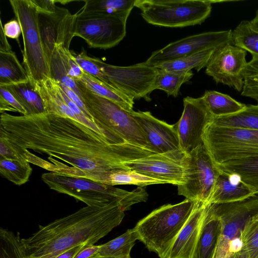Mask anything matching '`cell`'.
I'll list each match as a JSON object with an SVG mask.
<instances>
[{"instance_id": "1", "label": "cell", "mask_w": 258, "mask_h": 258, "mask_svg": "<svg viewBox=\"0 0 258 258\" xmlns=\"http://www.w3.org/2000/svg\"><path fill=\"white\" fill-rule=\"evenodd\" d=\"M0 137L24 158L49 172L87 179L122 164L156 154L130 143L109 144L70 118L46 113L30 115L1 113Z\"/></svg>"}, {"instance_id": "2", "label": "cell", "mask_w": 258, "mask_h": 258, "mask_svg": "<svg viewBox=\"0 0 258 258\" xmlns=\"http://www.w3.org/2000/svg\"><path fill=\"white\" fill-rule=\"evenodd\" d=\"M124 211L117 203L103 207L87 206L40 226L32 236L22 238L28 258H46L82 244H95L119 225Z\"/></svg>"}, {"instance_id": "3", "label": "cell", "mask_w": 258, "mask_h": 258, "mask_svg": "<svg viewBox=\"0 0 258 258\" xmlns=\"http://www.w3.org/2000/svg\"><path fill=\"white\" fill-rule=\"evenodd\" d=\"M41 177L51 189L73 197L91 207H103L117 203L125 211L135 204L146 202L148 197L143 187L127 191L90 179L52 172L43 173Z\"/></svg>"}, {"instance_id": "4", "label": "cell", "mask_w": 258, "mask_h": 258, "mask_svg": "<svg viewBox=\"0 0 258 258\" xmlns=\"http://www.w3.org/2000/svg\"><path fill=\"white\" fill-rule=\"evenodd\" d=\"M199 202L185 199L153 210L134 228L138 240L149 251L164 258Z\"/></svg>"}, {"instance_id": "5", "label": "cell", "mask_w": 258, "mask_h": 258, "mask_svg": "<svg viewBox=\"0 0 258 258\" xmlns=\"http://www.w3.org/2000/svg\"><path fill=\"white\" fill-rule=\"evenodd\" d=\"M76 83L82 101L96 124L128 143L151 150L142 130L130 112Z\"/></svg>"}, {"instance_id": "6", "label": "cell", "mask_w": 258, "mask_h": 258, "mask_svg": "<svg viewBox=\"0 0 258 258\" xmlns=\"http://www.w3.org/2000/svg\"><path fill=\"white\" fill-rule=\"evenodd\" d=\"M212 1L135 0L143 19L151 25L172 28L201 24L210 15Z\"/></svg>"}, {"instance_id": "7", "label": "cell", "mask_w": 258, "mask_h": 258, "mask_svg": "<svg viewBox=\"0 0 258 258\" xmlns=\"http://www.w3.org/2000/svg\"><path fill=\"white\" fill-rule=\"evenodd\" d=\"M9 2L22 28L23 63L29 81L34 84L51 78L39 30L36 7L31 0H10Z\"/></svg>"}, {"instance_id": "8", "label": "cell", "mask_w": 258, "mask_h": 258, "mask_svg": "<svg viewBox=\"0 0 258 258\" xmlns=\"http://www.w3.org/2000/svg\"><path fill=\"white\" fill-rule=\"evenodd\" d=\"M203 144L216 165L258 156V131L216 126L210 123Z\"/></svg>"}, {"instance_id": "9", "label": "cell", "mask_w": 258, "mask_h": 258, "mask_svg": "<svg viewBox=\"0 0 258 258\" xmlns=\"http://www.w3.org/2000/svg\"><path fill=\"white\" fill-rule=\"evenodd\" d=\"M220 222V231L213 258H225L230 244L241 238L247 225L258 217V196L242 200L209 204Z\"/></svg>"}, {"instance_id": "10", "label": "cell", "mask_w": 258, "mask_h": 258, "mask_svg": "<svg viewBox=\"0 0 258 258\" xmlns=\"http://www.w3.org/2000/svg\"><path fill=\"white\" fill-rule=\"evenodd\" d=\"M75 14L74 36L83 39L90 48H110L125 36L128 18L78 12Z\"/></svg>"}, {"instance_id": "11", "label": "cell", "mask_w": 258, "mask_h": 258, "mask_svg": "<svg viewBox=\"0 0 258 258\" xmlns=\"http://www.w3.org/2000/svg\"><path fill=\"white\" fill-rule=\"evenodd\" d=\"M100 64L105 83L133 100H151L150 95L155 90L158 69L145 62L120 67L106 63L101 59Z\"/></svg>"}, {"instance_id": "12", "label": "cell", "mask_w": 258, "mask_h": 258, "mask_svg": "<svg viewBox=\"0 0 258 258\" xmlns=\"http://www.w3.org/2000/svg\"><path fill=\"white\" fill-rule=\"evenodd\" d=\"M220 172L204 144L187 155L186 182L178 185V194L208 204Z\"/></svg>"}, {"instance_id": "13", "label": "cell", "mask_w": 258, "mask_h": 258, "mask_svg": "<svg viewBox=\"0 0 258 258\" xmlns=\"http://www.w3.org/2000/svg\"><path fill=\"white\" fill-rule=\"evenodd\" d=\"M187 157L178 150L126 161L122 166L124 169L178 186L186 182Z\"/></svg>"}, {"instance_id": "14", "label": "cell", "mask_w": 258, "mask_h": 258, "mask_svg": "<svg viewBox=\"0 0 258 258\" xmlns=\"http://www.w3.org/2000/svg\"><path fill=\"white\" fill-rule=\"evenodd\" d=\"M246 51L231 43L215 48L206 69V74L216 83H221L241 92L243 72L247 64Z\"/></svg>"}, {"instance_id": "15", "label": "cell", "mask_w": 258, "mask_h": 258, "mask_svg": "<svg viewBox=\"0 0 258 258\" xmlns=\"http://www.w3.org/2000/svg\"><path fill=\"white\" fill-rule=\"evenodd\" d=\"M232 30L206 32L186 37L153 52L145 61L156 67L160 64L203 50L231 43Z\"/></svg>"}, {"instance_id": "16", "label": "cell", "mask_w": 258, "mask_h": 258, "mask_svg": "<svg viewBox=\"0 0 258 258\" xmlns=\"http://www.w3.org/2000/svg\"><path fill=\"white\" fill-rule=\"evenodd\" d=\"M183 102L182 115L175 124L180 149L188 155L203 144L205 130L213 116L202 97L187 96L183 99Z\"/></svg>"}, {"instance_id": "17", "label": "cell", "mask_w": 258, "mask_h": 258, "mask_svg": "<svg viewBox=\"0 0 258 258\" xmlns=\"http://www.w3.org/2000/svg\"><path fill=\"white\" fill-rule=\"evenodd\" d=\"M38 22L42 43L47 61H50L57 45L69 49L74 37L75 14L67 9L56 6L51 13L38 12Z\"/></svg>"}, {"instance_id": "18", "label": "cell", "mask_w": 258, "mask_h": 258, "mask_svg": "<svg viewBox=\"0 0 258 258\" xmlns=\"http://www.w3.org/2000/svg\"><path fill=\"white\" fill-rule=\"evenodd\" d=\"M142 130L151 150L156 154L180 150L176 124H169L149 111L130 112Z\"/></svg>"}, {"instance_id": "19", "label": "cell", "mask_w": 258, "mask_h": 258, "mask_svg": "<svg viewBox=\"0 0 258 258\" xmlns=\"http://www.w3.org/2000/svg\"><path fill=\"white\" fill-rule=\"evenodd\" d=\"M207 205L199 202L164 258H192L199 240Z\"/></svg>"}, {"instance_id": "20", "label": "cell", "mask_w": 258, "mask_h": 258, "mask_svg": "<svg viewBox=\"0 0 258 258\" xmlns=\"http://www.w3.org/2000/svg\"><path fill=\"white\" fill-rule=\"evenodd\" d=\"M49 68L51 79L71 88L82 99L75 81L80 79L84 72L76 61L72 51L61 44L56 45Z\"/></svg>"}, {"instance_id": "21", "label": "cell", "mask_w": 258, "mask_h": 258, "mask_svg": "<svg viewBox=\"0 0 258 258\" xmlns=\"http://www.w3.org/2000/svg\"><path fill=\"white\" fill-rule=\"evenodd\" d=\"M253 195L237 175L220 171L207 205L238 201Z\"/></svg>"}, {"instance_id": "22", "label": "cell", "mask_w": 258, "mask_h": 258, "mask_svg": "<svg viewBox=\"0 0 258 258\" xmlns=\"http://www.w3.org/2000/svg\"><path fill=\"white\" fill-rule=\"evenodd\" d=\"M220 231V222L207 205V212L192 258H213Z\"/></svg>"}, {"instance_id": "23", "label": "cell", "mask_w": 258, "mask_h": 258, "mask_svg": "<svg viewBox=\"0 0 258 258\" xmlns=\"http://www.w3.org/2000/svg\"><path fill=\"white\" fill-rule=\"evenodd\" d=\"M88 179L112 186L133 184L143 187L152 184L166 183L164 181L147 176L135 171L120 168L96 173L89 176Z\"/></svg>"}, {"instance_id": "24", "label": "cell", "mask_w": 258, "mask_h": 258, "mask_svg": "<svg viewBox=\"0 0 258 258\" xmlns=\"http://www.w3.org/2000/svg\"><path fill=\"white\" fill-rule=\"evenodd\" d=\"M216 165L222 172L237 175L254 195L258 194V156L230 160Z\"/></svg>"}, {"instance_id": "25", "label": "cell", "mask_w": 258, "mask_h": 258, "mask_svg": "<svg viewBox=\"0 0 258 258\" xmlns=\"http://www.w3.org/2000/svg\"><path fill=\"white\" fill-rule=\"evenodd\" d=\"M76 82L82 84L93 93L107 99L128 112L133 110V99L114 89L111 86L84 72Z\"/></svg>"}, {"instance_id": "26", "label": "cell", "mask_w": 258, "mask_h": 258, "mask_svg": "<svg viewBox=\"0 0 258 258\" xmlns=\"http://www.w3.org/2000/svg\"><path fill=\"white\" fill-rule=\"evenodd\" d=\"M5 86L25 109L27 115L46 113L43 100L29 80L27 82Z\"/></svg>"}, {"instance_id": "27", "label": "cell", "mask_w": 258, "mask_h": 258, "mask_svg": "<svg viewBox=\"0 0 258 258\" xmlns=\"http://www.w3.org/2000/svg\"><path fill=\"white\" fill-rule=\"evenodd\" d=\"M202 97L213 117L235 114L246 106L230 96L216 91L207 90Z\"/></svg>"}, {"instance_id": "28", "label": "cell", "mask_w": 258, "mask_h": 258, "mask_svg": "<svg viewBox=\"0 0 258 258\" xmlns=\"http://www.w3.org/2000/svg\"><path fill=\"white\" fill-rule=\"evenodd\" d=\"M210 123L216 126L258 131V104L248 105L231 115L213 117Z\"/></svg>"}, {"instance_id": "29", "label": "cell", "mask_w": 258, "mask_h": 258, "mask_svg": "<svg viewBox=\"0 0 258 258\" xmlns=\"http://www.w3.org/2000/svg\"><path fill=\"white\" fill-rule=\"evenodd\" d=\"M79 13H97L128 18L135 0H86Z\"/></svg>"}, {"instance_id": "30", "label": "cell", "mask_w": 258, "mask_h": 258, "mask_svg": "<svg viewBox=\"0 0 258 258\" xmlns=\"http://www.w3.org/2000/svg\"><path fill=\"white\" fill-rule=\"evenodd\" d=\"M28 76L15 53L0 51V85L27 82Z\"/></svg>"}, {"instance_id": "31", "label": "cell", "mask_w": 258, "mask_h": 258, "mask_svg": "<svg viewBox=\"0 0 258 258\" xmlns=\"http://www.w3.org/2000/svg\"><path fill=\"white\" fill-rule=\"evenodd\" d=\"M215 48L206 49L173 59L155 68L169 71L189 72L195 69L199 72L206 67Z\"/></svg>"}, {"instance_id": "32", "label": "cell", "mask_w": 258, "mask_h": 258, "mask_svg": "<svg viewBox=\"0 0 258 258\" xmlns=\"http://www.w3.org/2000/svg\"><path fill=\"white\" fill-rule=\"evenodd\" d=\"M137 240L134 228L128 229L120 236L101 245L99 254L113 258H131L130 252Z\"/></svg>"}, {"instance_id": "33", "label": "cell", "mask_w": 258, "mask_h": 258, "mask_svg": "<svg viewBox=\"0 0 258 258\" xmlns=\"http://www.w3.org/2000/svg\"><path fill=\"white\" fill-rule=\"evenodd\" d=\"M194 74L192 72L169 71L158 69L155 90L164 91L168 96L176 97L181 85L189 81Z\"/></svg>"}, {"instance_id": "34", "label": "cell", "mask_w": 258, "mask_h": 258, "mask_svg": "<svg viewBox=\"0 0 258 258\" xmlns=\"http://www.w3.org/2000/svg\"><path fill=\"white\" fill-rule=\"evenodd\" d=\"M231 43L249 52L252 56H258V32L251 27L249 21H241L232 31Z\"/></svg>"}, {"instance_id": "35", "label": "cell", "mask_w": 258, "mask_h": 258, "mask_svg": "<svg viewBox=\"0 0 258 258\" xmlns=\"http://www.w3.org/2000/svg\"><path fill=\"white\" fill-rule=\"evenodd\" d=\"M32 168L26 160L0 159L1 176L17 185H21L29 181Z\"/></svg>"}, {"instance_id": "36", "label": "cell", "mask_w": 258, "mask_h": 258, "mask_svg": "<svg viewBox=\"0 0 258 258\" xmlns=\"http://www.w3.org/2000/svg\"><path fill=\"white\" fill-rule=\"evenodd\" d=\"M0 258H28L19 233L0 229Z\"/></svg>"}, {"instance_id": "37", "label": "cell", "mask_w": 258, "mask_h": 258, "mask_svg": "<svg viewBox=\"0 0 258 258\" xmlns=\"http://www.w3.org/2000/svg\"><path fill=\"white\" fill-rule=\"evenodd\" d=\"M241 239L247 258H258V217L247 225Z\"/></svg>"}, {"instance_id": "38", "label": "cell", "mask_w": 258, "mask_h": 258, "mask_svg": "<svg viewBox=\"0 0 258 258\" xmlns=\"http://www.w3.org/2000/svg\"><path fill=\"white\" fill-rule=\"evenodd\" d=\"M72 52L76 61L85 73L104 82L105 77L102 71L100 59L88 56L85 50L78 54Z\"/></svg>"}, {"instance_id": "39", "label": "cell", "mask_w": 258, "mask_h": 258, "mask_svg": "<svg viewBox=\"0 0 258 258\" xmlns=\"http://www.w3.org/2000/svg\"><path fill=\"white\" fill-rule=\"evenodd\" d=\"M0 159L26 160L12 143L3 137H0Z\"/></svg>"}, {"instance_id": "40", "label": "cell", "mask_w": 258, "mask_h": 258, "mask_svg": "<svg viewBox=\"0 0 258 258\" xmlns=\"http://www.w3.org/2000/svg\"><path fill=\"white\" fill-rule=\"evenodd\" d=\"M0 98L3 99L16 112L21 113L23 115H27L25 109L5 86L0 85Z\"/></svg>"}, {"instance_id": "41", "label": "cell", "mask_w": 258, "mask_h": 258, "mask_svg": "<svg viewBox=\"0 0 258 258\" xmlns=\"http://www.w3.org/2000/svg\"><path fill=\"white\" fill-rule=\"evenodd\" d=\"M241 95L252 98L258 103V80L249 78L244 79Z\"/></svg>"}, {"instance_id": "42", "label": "cell", "mask_w": 258, "mask_h": 258, "mask_svg": "<svg viewBox=\"0 0 258 258\" xmlns=\"http://www.w3.org/2000/svg\"><path fill=\"white\" fill-rule=\"evenodd\" d=\"M4 32L5 35L9 38L18 39L22 34V28L19 21L15 18L9 21L3 25Z\"/></svg>"}, {"instance_id": "43", "label": "cell", "mask_w": 258, "mask_h": 258, "mask_svg": "<svg viewBox=\"0 0 258 258\" xmlns=\"http://www.w3.org/2000/svg\"><path fill=\"white\" fill-rule=\"evenodd\" d=\"M57 83L60 88L62 89L66 95L71 100V101H72L76 105H77L85 114H86L93 120L81 97L71 88L58 82H57Z\"/></svg>"}, {"instance_id": "44", "label": "cell", "mask_w": 258, "mask_h": 258, "mask_svg": "<svg viewBox=\"0 0 258 258\" xmlns=\"http://www.w3.org/2000/svg\"><path fill=\"white\" fill-rule=\"evenodd\" d=\"M243 78L258 80V56H252L251 59L247 62L243 72Z\"/></svg>"}, {"instance_id": "45", "label": "cell", "mask_w": 258, "mask_h": 258, "mask_svg": "<svg viewBox=\"0 0 258 258\" xmlns=\"http://www.w3.org/2000/svg\"><path fill=\"white\" fill-rule=\"evenodd\" d=\"M36 8L38 12L51 13L56 8L55 0H31Z\"/></svg>"}, {"instance_id": "46", "label": "cell", "mask_w": 258, "mask_h": 258, "mask_svg": "<svg viewBox=\"0 0 258 258\" xmlns=\"http://www.w3.org/2000/svg\"><path fill=\"white\" fill-rule=\"evenodd\" d=\"M101 245H88L83 247L74 258H94L99 254Z\"/></svg>"}, {"instance_id": "47", "label": "cell", "mask_w": 258, "mask_h": 258, "mask_svg": "<svg viewBox=\"0 0 258 258\" xmlns=\"http://www.w3.org/2000/svg\"><path fill=\"white\" fill-rule=\"evenodd\" d=\"M86 244H82L71 248L56 255L46 258H74L77 254L85 246Z\"/></svg>"}, {"instance_id": "48", "label": "cell", "mask_w": 258, "mask_h": 258, "mask_svg": "<svg viewBox=\"0 0 258 258\" xmlns=\"http://www.w3.org/2000/svg\"><path fill=\"white\" fill-rule=\"evenodd\" d=\"M7 36L5 35L4 29L3 25L1 19V29H0V51L1 52H10L12 51V47L10 45L7 39Z\"/></svg>"}, {"instance_id": "49", "label": "cell", "mask_w": 258, "mask_h": 258, "mask_svg": "<svg viewBox=\"0 0 258 258\" xmlns=\"http://www.w3.org/2000/svg\"><path fill=\"white\" fill-rule=\"evenodd\" d=\"M251 27L258 32V10L256 11L255 17L250 21Z\"/></svg>"}, {"instance_id": "50", "label": "cell", "mask_w": 258, "mask_h": 258, "mask_svg": "<svg viewBox=\"0 0 258 258\" xmlns=\"http://www.w3.org/2000/svg\"><path fill=\"white\" fill-rule=\"evenodd\" d=\"M234 258H247L246 253L242 246L241 248L236 252Z\"/></svg>"}, {"instance_id": "51", "label": "cell", "mask_w": 258, "mask_h": 258, "mask_svg": "<svg viewBox=\"0 0 258 258\" xmlns=\"http://www.w3.org/2000/svg\"><path fill=\"white\" fill-rule=\"evenodd\" d=\"M94 258H113V257H109L103 256H101V255L98 254V255H97L96 256H95Z\"/></svg>"}]
</instances>
